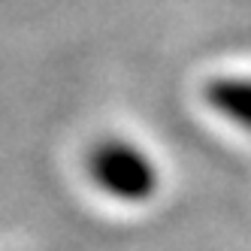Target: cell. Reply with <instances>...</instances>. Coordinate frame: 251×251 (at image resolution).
Wrapping results in <instances>:
<instances>
[{
	"label": "cell",
	"instance_id": "obj_1",
	"mask_svg": "<svg viewBox=\"0 0 251 251\" xmlns=\"http://www.w3.org/2000/svg\"><path fill=\"white\" fill-rule=\"evenodd\" d=\"M88 176L91 182L115 203L139 206L157 194L160 173L146 149L130 139H100L88 151Z\"/></svg>",
	"mask_w": 251,
	"mask_h": 251
},
{
	"label": "cell",
	"instance_id": "obj_2",
	"mask_svg": "<svg viewBox=\"0 0 251 251\" xmlns=\"http://www.w3.org/2000/svg\"><path fill=\"white\" fill-rule=\"evenodd\" d=\"M206 103L233 127L251 133V76H218L206 85Z\"/></svg>",
	"mask_w": 251,
	"mask_h": 251
}]
</instances>
